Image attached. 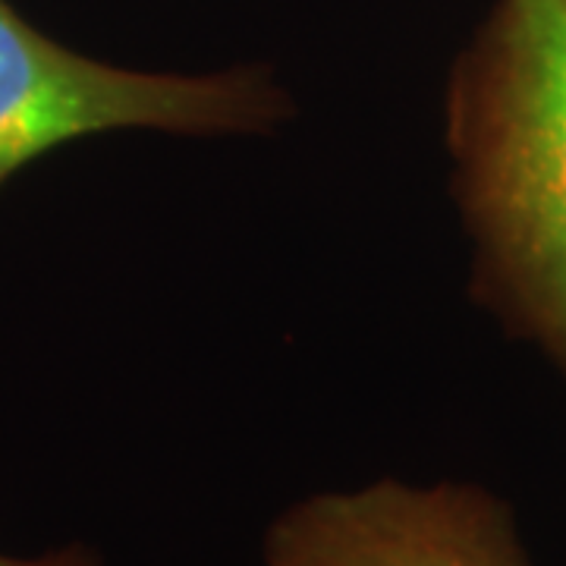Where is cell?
<instances>
[{"label": "cell", "instance_id": "2", "mask_svg": "<svg viewBox=\"0 0 566 566\" xmlns=\"http://www.w3.org/2000/svg\"><path fill=\"white\" fill-rule=\"evenodd\" d=\"M293 117L271 66L148 73L85 57L0 0V186L70 142L126 129L268 136Z\"/></svg>", "mask_w": 566, "mask_h": 566}, {"label": "cell", "instance_id": "3", "mask_svg": "<svg viewBox=\"0 0 566 566\" xmlns=\"http://www.w3.org/2000/svg\"><path fill=\"white\" fill-rule=\"evenodd\" d=\"M255 566H535L510 501L479 482L318 491L264 528Z\"/></svg>", "mask_w": 566, "mask_h": 566}, {"label": "cell", "instance_id": "1", "mask_svg": "<svg viewBox=\"0 0 566 566\" xmlns=\"http://www.w3.org/2000/svg\"><path fill=\"white\" fill-rule=\"evenodd\" d=\"M469 296L566 385V0H494L447 76Z\"/></svg>", "mask_w": 566, "mask_h": 566}, {"label": "cell", "instance_id": "4", "mask_svg": "<svg viewBox=\"0 0 566 566\" xmlns=\"http://www.w3.org/2000/svg\"><path fill=\"white\" fill-rule=\"evenodd\" d=\"M0 566H104V557L85 542H70L63 547H51L35 557H10L0 554Z\"/></svg>", "mask_w": 566, "mask_h": 566}]
</instances>
